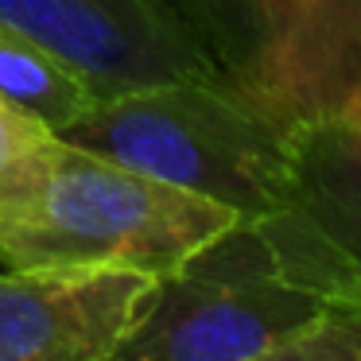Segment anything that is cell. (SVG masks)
<instances>
[{"label":"cell","mask_w":361,"mask_h":361,"mask_svg":"<svg viewBox=\"0 0 361 361\" xmlns=\"http://www.w3.org/2000/svg\"><path fill=\"white\" fill-rule=\"evenodd\" d=\"M237 221L245 218L229 206L55 133L0 164L4 268H128L164 280Z\"/></svg>","instance_id":"cell-1"},{"label":"cell","mask_w":361,"mask_h":361,"mask_svg":"<svg viewBox=\"0 0 361 361\" xmlns=\"http://www.w3.org/2000/svg\"><path fill=\"white\" fill-rule=\"evenodd\" d=\"M59 136L257 221L283 198L295 128L218 82H167L94 102Z\"/></svg>","instance_id":"cell-2"},{"label":"cell","mask_w":361,"mask_h":361,"mask_svg":"<svg viewBox=\"0 0 361 361\" xmlns=\"http://www.w3.org/2000/svg\"><path fill=\"white\" fill-rule=\"evenodd\" d=\"M221 82L288 128L361 82V0H159Z\"/></svg>","instance_id":"cell-3"},{"label":"cell","mask_w":361,"mask_h":361,"mask_svg":"<svg viewBox=\"0 0 361 361\" xmlns=\"http://www.w3.org/2000/svg\"><path fill=\"white\" fill-rule=\"evenodd\" d=\"M322 311L280 272L252 221H237L156 283L109 361H257Z\"/></svg>","instance_id":"cell-4"},{"label":"cell","mask_w":361,"mask_h":361,"mask_svg":"<svg viewBox=\"0 0 361 361\" xmlns=\"http://www.w3.org/2000/svg\"><path fill=\"white\" fill-rule=\"evenodd\" d=\"M252 226L295 288L361 314V140L345 125L295 128L283 198Z\"/></svg>","instance_id":"cell-5"},{"label":"cell","mask_w":361,"mask_h":361,"mask_svg":"<svg viewBox=\"0 0 361 361\" xmlns=\"http://www.w3.org/2000/svg\"><path fill=\"white\" fill-rule=\"evenodd\" d=\"M0 27L55 51L97 102L167 82H226L159 0H0Z\"/></svg>","instance_id":"cell-6"},{"label":"cell","mask_w":361,"mask_h":361,"mask_svg":"<svg viewBox=\"0 0 361 361\" xmlns=\"http://www.w3.org/2000/svg\"><path fill=\"white\" fill-rule=\"evenodd\" d=\"M156 283L128 268H4L0 361H109Z\"/></svg>","instance_id":"cell-7"},{"label":"cell","mask_w":361,"mask_h":361,"mask_svg":"<svg viewBox=\"0 0 361 361\" xmlns=\"http://www.w3.org/2000/svg\"><path fill=\"white\" fill-rule=\"evenodd\" d=\"M94 102V90L71 63L27 35L0 27V105L59 136Z\"/></svg>","instance_id":"cell-8"},{"label":"cell","mask_w":361,"mask_h":361,"mask_svg":"<svg viewBox=\"0 0 361 361\" xmlns=\"http://www.w3.org/2000/svg\"><path fill=\"white\" fill-rule=\"evenodd\" d=\"M257 361H361V314L322 303L307 326L276 342Z\"/></svg>","instance_id":"cell-9"},{"label":"cell","mask_w":361,"mask_h":361,"mask_svg":"<svg viewBox=\"0 0 361 361\" xmlns=\"http://www.w3.org/2000/svg\"><path fill=\"white\" fill-rule=\"evenodd\" d=\"M35 136H43L39 125H32V121L16 117L8 105H0V164H4L8 156H16L24 144H32Z\"/></svg>","instance_id":"cell-10"},{"label":"cell","mask_w":361,"mask_h":361,"mask_svg":"<svg viewBox=\"0 0 361 361\" xmlns=\"http://www.w3.org/2000/svg\"><path fill=\"white\" fill-rule=\"evenodd\" d=\"M334 121H338V125H345V128H350V133L361 140V82L350 90V97L342 102V109H338Z\"/></svg>","instance_id":"cell-11"}]
</instances>
